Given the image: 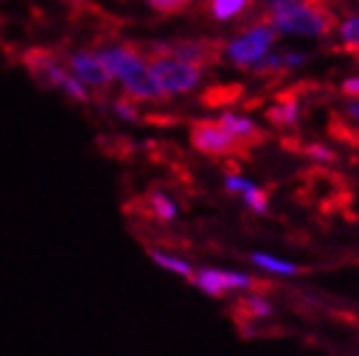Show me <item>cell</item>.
Wrapping results in <instances>:
<instances>
[{"mask_svg":"<svg viewBox=\"0 0 359 356\" xmlns=\"http://www.w3.org/2000/svg\"><path fill=\"white\" fill-rule=\"evenodd\" d=\"M237 313H240V323H250L270 315L273 308H270V303L265 301L263 295H248V298L237 301Z\"/></svg>","mask_w":359,"mask_h":356,"instance_id":"cell-13","label":"cell"},{"mask_svg":"<svg viewBox=\"0 0 359 356\" xmlns=\"http://www.w3.org/2000/svg\"><path fill=\"white\" fill-rule=\"evenodd\" d=\"M64 56L56 48L46 46H31L21 54V64L26 67V71L34 76V82L39 87H59L67 74V69L62 67Z\"/></svg>","mask_w":359,"mask_h":356,"instance_id":"cell-7","label":"cell"},{"mask_svg":"<svg viewBox=\"0 0 359 356\" xmlns=\"http://www.w3.org/2000/svg\"><path fill=\"white\" fill-rule=\"evenodd\" d=\"M276 39L278 31L273 26H255L252 23L237 41H232L227 46L229 62L235 64L237 69H250L260 56L268 54L270 43L276 41Z\"/></svg>","mask_w":359,"mask_h":356,"instance_id":"cell-5","label":"cell"},{"mask_svg":"<svg viewBox=\"0 0 359 356\" xmlns=\"http://www.w3.org/2000/svg\"><path fill=\"white\" fill-rule=\"evenodd\" d=\"M250 262H255L257 267H263L268 273L273 275H301L304 273V267L293 265V262H285L280 257H273L268 252H252L250 254Z\"/></svg>","mask_w":359,"mask_h":356,"instance_id":"cell-15","label":"cell"},{"mask_svg":"<svg viewBox=\"0 0 359 356\" xmlns=\"http://www.w3.org/2000/svg\"><path fill=\"white\" fill-rule=\"evenodd\" d=\"M112 110L118 112L123 120H128V123H138V120H140V112L135 110V100H130L128 95L120 97L118 102L112 104Z\"/></svg>","mask_w":359,"mask_h":356,"instance_id":"cell-22","label":"cell"},{"mask_svg":"<svg viewBox=\"0 0 359 356\" xmlns=\"http://www.w3.org/2000/svg\"><path fill=\"white\" fill-rule=\"evenodd\" d=\"M250 3L252 0H209L207 11L215 15L217 21H229V18L240 15L245 8H250Z\"/></svg>","mask_w":359,"mask_h":356,"instance_id":"cell-16","label":"cell"},{"mask_svg":"<svg viewBox=\"0 0 359 356\" xmlns=\"http://www.w3.org/2000/svg\"><path fill=\"white\" fill-rule=\"evenodd\" d=\"M219 125L229 132V135H235L242 145H248L250 151L257 148V145H263L265 140H268V132H265L263 128H257V125L252 123V120H248V117L224 112V115L219 117Z\"/></svg>","mask_w":359,"mask_h":356,"instance_id":"cell-10","label":"cell"},{"mask_svg":"<svg viewBox=\"0 0 359 356\" xmlns=\"http://www.w3.org/2000/svg\"><path fill=\"white\" fill-rule=\"evenodd\" d=\"M59 87H62L64 92L72 97V100H76V102H90V95H87V89H84L82 82H79V79H74V76L64 74V79H62V84H59Z\"/></svg>","mask_w":359,"mask_h":356,"instance_id":"cell-21","label":"cell"},{"mask_svg":"<svg viewBox=\"0 0 359 356\" xmlns=\"http://www.w3.org/2000/svg\"><path fill=\"white\" fill-rule=\"evenodd\" d=\"M285 148H290V151L301 153V156L306 158H313V160H318V163H334L337 160V153L329 151V148H324V145H316V143H293V140H283Z\"/></svg>","mask_w":359,"mask_h":356,"instance_id":"cell-17","label":"cell"},{"mask_svg":"<svg viewBox=\"0 0 359 356\" xmlns=\"http://www.w3.org/2000/svg\"><path fill=\"white\" fill-rule=\"evenodd\" d=\"M148 257H151V260L156 262L158 267L168 270V273H176V275H181V278H189V280H191L194 267L189 265L187 260H181V257H176V254H168V252H163V249L148 247Z\"/></svg>","mask_w":359,"mask_h":356,"instance_id":"cell-14","label":"cell"},{"mask_svg":"<svg viewBox=\"0 0 359 356\" xmlns=\"http://www.w3.org/2000/svg\"><path fill=\"white\" fill-rule=\"evenodd\" d=\"M64 62H67V67L74 71V76L82 84L97 89V92H110L115 76H112V71L104 67V62L95 51H74V54L64 56Z\"/></svg>","mask_w":359,"mask_h":356,"instance_id":"cell-8","label":"cell"},{"mask_svg":"<svg viewBox=\"0 0 359 356\" xmlns=\"http://www.w3.org/2000/svg\"><path fill=\"white\" fill-rule=\"evenodd\" d=\"M344 112H346V115H349V117H352L354 123L359 125V102H354V100H352V102H349V104H346V107H344Z\"/></svg>","mask_w":359,"mask_h":356,"instance_id":"cell-24","label":"cell"},{"mask_svg":"<svg viewBox=\"0 0 359 356\" xmlns=\"http://www.w3.org/2000/svg\"><path fill=\"white\" fill-rule=\"evenodd\" d=\"M339 31H341V48L359 62V15L346 18V21L339 26Z\"/></svg>","mask_w":359,"mask_h":356,"instance_id":"cell-18","label":"cell"},{"mask_svg":"<svg viewBox=\"0 0 359 356\" xmlns=\"http://www.w3.org/2000/svg\"><path fill=\"white\" fill-rule=\"evenodd\" d=\"M145 62H148L151 71L161 82V87L171 92V95H187V92H191L201 82V69L191 67L187 62H179V59L156 56V59H145Z\"/></svg>","mask_w":359,"mask_h":356,"instance_id":"cell-4","label":"cell"},{"mask_svg":"<svg viewBox=\"0 0 359 356\" xmlns=\"http://www.w3.org/2000/svg\"><path fill=\"white\" fill-rule=\"evenodd\" d=\"M194 0H148V6L153 8V11H158V13L163 15H176L181 13V11H187L189 6H191Z\"/></svg>","mask_w":359,"mask_h":356,"instance_id":"cell-20","label":"cell"},{"mask_svg":"<svg viewBox=\"0 0 359 356\" xmlns=\"http://www.w3.org/2000/svg\"><path fill=\"white\" fill-rule=\"evenodd\" d=\"M67 3H79V0H67Z\"/></svg>","mask_w":359,"mask_h":356,"instance_id":"cell-25","label":"cell"},{"mask_svg":"<svg viewBox=\"0 0 359 356\" xmlns=\"http://www.w3.org/2000/svg\"><path fill=\"white\" fill-rule=\"evenodd\" d=\"M189 137H191L194 148L201 156H209V158H229V156L242 158L245 153H250L248 145H242L235 135H229L219 125V120H194Z\"/></svg>","mask_w":359,"mask_h":356,"instance_id":"cell-3","label":"cell"},{"mask_svg":"<svg viewBox=\"0 0 359 356\" xmlns=\"http://www.w3.org/2000/svg\"><path fill=\"white\" fill-rule=\"evenodd\" d=\"M341 95L349 97V100H354V102H359V76L344 79V84H341Z\"/></svg>","mask_w":359,"mask_h":356,"instance_id":"cell-23","label":"cell"},{"mask_svg":"<svg viewBox=\"0 0 359 356\" xmlns=\"http://www.w3.org/2000/svg\"><path fill=\"white\" fill-rule=\"evenodd\" d=\"M242 95H245L242 84H215L201 95V100L207 107H229V104L240 102Z\"/></svg>","mask_w":359,"mask_h":356,"instance_id":"cell-12","label":"cell"},{"mask_svg":"<svg viewBox=\"0 0 359 356\" xmlns=\"http://www.w3.org/2000/svg\"><path fill=\"white\" fill-rule=\"evenodd\" d=\"M242 199H245V204H248L252 212H257V214L268 212V191L260 189V186L250 184L248 189H245V193H242Z\"/></svg>","mask_w":359,"mask_h":356,"instance_id":"cell-19","label":"cell"},{"mask_svg":"<svg viewBox=\"0 0 359 356\" xmlns=\"http://www.w3.org/2000/svg\"><path fill=\"white\" fill-rule=\"evenodd\" d=\"M140 214L148 219L156 221H173L176 219V204L168 196H163L161 191H148L143 199L138 201Z\"/></svg>","mask_w":359,"mask_h":356,"instance_id":"cell-11","label":"cell"},{"mask_svg":"<svg viewBox=\"0 0 359 356\" xmlns=\"http://www.w3.org/2000/svg\"><path fill=\"white\" fill-rule=\"evenodd\" d=\"M191 282L201 293L212 295V298H224L232 290H257L263 288L255 278L235 270H215V267H201L191 275Z\"/></svg>","mask_w":359,"mask_h":356,"instance_id":"cell-6","label":"cell"},{"mask_svg":"<svg viewBox=\"0 0 359 356\" xmlns=\"http://www.w3.org/2000/svg\"><path fill=\"white\" fill-rule=\"evenodd\" d=\"M270 26L276 28V31H283V34L329 36L339 26V21L332 8L326 6V0H311V3H306V6L276 18Z\"/></svg>","mask_w":359,"mask_h":356,"instance_id":"cell-2","label":"cell"},{"mask_svg":"<svg viewBox=\"0 0 359 356\" xmlns=\"http://www.w3.org/2000/svg\"><path fill=\"white\" fill-rule=\"evenodd\" d=\"M125 95L135 100V102H166L171 92L161 87V82L156 79V74L151 71L148 62L143 67H138L135 71H130L128 76H123Z\"/></svg>","mask_w":359,"mask_h":356,"instance_id":"cell-9","label":"cell"},{"mask_svg":"<svg viewBox=\"0 0 359 356\" xmlns=\"http://www.w3.org/2000/svg\"><path fill=\"white\" fill-rule=\"evenodd\" d=\"M224 46L227 43L222 41V39H207V36L204 39H173V41L140 46V54H143V59L163 56V59H179V62H187L191 67L207 69L217 67L222 62Z\"/></svg>","mask_w":359,"mask_h":356,"instance_id":"cell-1","label":"cell"}]
</instances>
